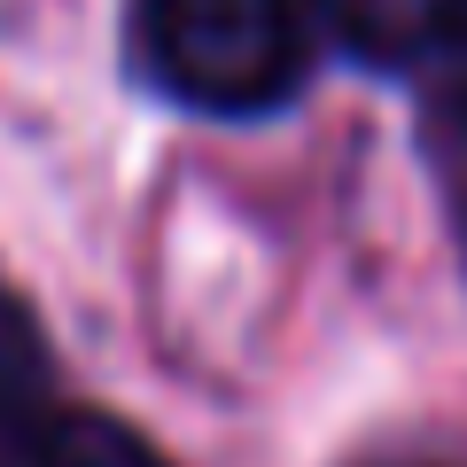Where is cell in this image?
I'll list each match as a JSON object with an SVG mask.
<instances>
[{
	"label": "cell",
	"instance_id": "6da1fadb",
	"mask_svg": "<svg viewBox=\"0 0 467 467\" xmlns=\"http://www.w3.org/2000/svg\"><path fill=\"white\" fill-rule=\"evenodd\" d=\"M140 78L195 117H265L312 78L304 0H140Z\"/></svg>",
	"mask_w": 467,
	"mask_h": 467
},
{
	"label": "cell",
	"instance_id": "7a4b0ae2",
	"mask_svg": "<svg viewBox=\"0 0 467 467\" xmlns=\"http://www.w3.org/2000/svg\"><path fill=\"white\" fill-rule=\"evenodd\" d=\"M312 8L374 70H420L444 39L467 32V0H312Z\"/></svg>",
	"mask_w": 467,
	"mask_h": 467
},
{
	"label": "cell",
	"instance_id": "3957f363",
	"mask_svg": "<svg viewBox=\"0 0 467 467\" xmlns=\"http://www.w3.org/2000/svg\"><path fill=\"white\" fill-rule=\"evenodd\" d=\"M55 420V358L32 304L0 288V467H32Z\"/></svg>",
	"mask_w": 467,
	"mask_h": 467
},
{
	"label": "cell",
	"instance_id": "277c9868",
	"mask_svg": "<svg viewBox=\"0 0 467 467\" xmlns=\"http://www.w3.org/2000/svg\"><path fill=\"white\" fill-rule=\"evenodd\" d=\"M32 467H171L133 420L117 413H86V405H55L47 436H39Z\"/></svg>",
	"mask_w": 467,
	"mask_h": 467
},
{
	"label": "cell",
	"instance_id": "5b68a950",
	"mask_svg": "<svg viewBox=\"0 0 467 467\" xmlns=\"http://www.w3.org/2000/svg\"><path fill=\"white\" fill-rule=\"evenodd\" d=\"M420 70H429V133L444 140L451 156H467V32L444 39Z\"/></svg>",
	"mask_w": 467,
	"mask_h": 467
},
{
	"label": "cell",
	"instance_id": "8992f818",
	"mask_svg": "<svg viewBox=\"0 0 467 467\" xmlns=\"http://www.w3.org/2000/svg\"><path fill=\"white\" fill-rule=\"evenodd\" d=\"M358 467H436V460H358Z\"/></svg>",
	"mask_w": 467,
	"mask_h": 467
}]
</instances>
